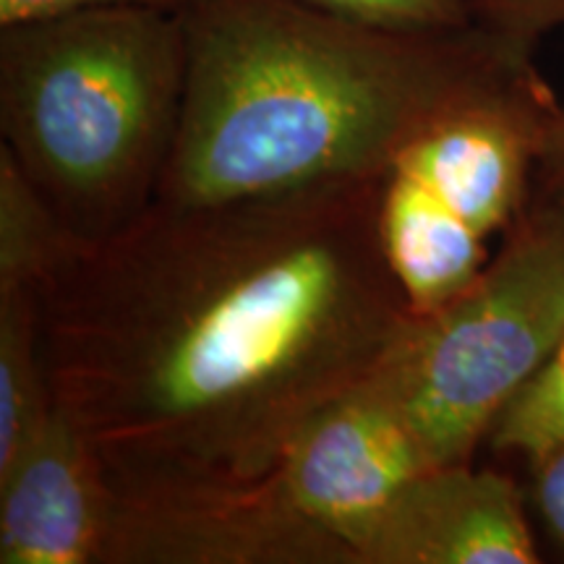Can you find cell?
<instances>
[{
    "instance_id": "6da1fadb",
    "label": "cell",
    "mask_w": 564,
    "mask_h": 564,
    "mask_svg": "<svg viewBox=\"0 0 564 564\" xmlns=\"http://www.w3.org/2000/svg\"><path fill=\"white\" fill-rule=\"evenodd\" d=\"M384 178L158 199L74 241L34 291L53 400L110 484L259 481L413 322L382 243Z\"/></svg>"
},
{
    "instance_id": "7a4b0ae2",
    "label": "cell",
    "mask_w": 564,
    "mask_h": 564,
    "mask_svg": "<svg viewBox=\"0 0 564 564\" xmlns=\"http://www.w3.org/2000/svg\"><path fill=\"white\" fill-rule=\"evenodd\" d=\"M165 202L384 178L449 112L539 66V42L470 21L390 30L301 0H188Z\"/></svg>"
},
{
    "instance_id": "3957f363",
    "label": "cell",
    "mask_w": 564,
    "mask_h": 564,
    "mask_svg": "<svg viewBox=\"0 0 564 564\" xmlns=\"http://www.w3.org/2000/svg\"><path fill=\"white\" fill-rule=\"evenodd\" d=\"M186 70L178 11L95 6L0 24V147L79 241L158 202Z\"/></svg>"
},
{
    "instance_id": "277c9868",
    "label": "cell",
    "mask_w": 564,
    "mask_h": 564,
    "mask_svg": "<svg viewBox=\"0 0 564 564\" xmlns=\"http://www.w3.org/2000/svg\"><path fill=\"white\" fill-rule=\"evenodd\" d=\"M502 236L470 285L413 314L377 369L432 468L474 463L512 394L564 345V204L531 196Z\"/></svg>"
},
{
    "instance_id": "5b68a950",
    "label": "cell",
    "mask_w": 564,
    "mask_h": 564,
    "mask_svg": "<svg viewBox=\"0 0 564 564\" xmlns=\"http://www.w3.org/2000/svg\"><path fill=\"white\" fill-rule=\"evenodd\" d=\"M100 564H358L278 470L259 481L110 484Z\"/></svg>"
},
{
    "instance_id": "8992f818",
    "label": "cell",
    "mask_w": 564,
    "mask_h": 564,
    "mask_svg": "<svg viewBox=\"0 0 564 564\" xmlns=\"http://www.w3.org/2000/svg\"><path fill=\"white\" fill-rule=\"evenodd\" d=\"M432 468L411 421L377 373L337 394L295 432L278 465L291 499L343 539L361 564V549L392 499Z\"/></svg>"
},
{
    "instance_id": "52a82bcc",
    "label": "cell",
    "mask_w": 564,
    "mask_h": 564,
    "mask_svg": "<svg viewBox=\"0 0 564 564\" xmlns=\"http://www.w3.org/2000/svg\"><path fill=\"white\" fill-rule=\"evenodd\" d=\"M544 562L523 486L474 463L423 470L387 507L361 564Z\"/></svg>"
},
{
    "instance_id": "ba28073f",
    "label": "cell",
    "mask_w": 564,
    "mask_h": 564,
    "mask_svg": "<svg viewBox=\"0 0 564 564\" xmlns=\"http://www.w3.org/2000/svg\"><path fill=\"white\" fill-rule=\"evenodd\" d=\"M110 497L95 442L53 405L0 470V564H100Z\"/></svg>"
},
{
    "instance_id": "9c48e42d",
    "label": "cell",
    "mask_w": 564,
    "mask_h": 564,
    "mask_svg": "<svg viewBox=\"0 0 564 564\" xmlns=\"http://www.w3.org/2000/svg\"><path fill=\"white\" fill-rule=\"evenodd\" d=\"M486 442L525 463L523 497L541 556L564 562V361L546 364L491 423Z\"/></svg>"
},
{
    "instance_id": "30bf717a",
    "label": "cell",
    "mask_w": 564,
    "mask_h": 564,
    "mask_svg": "<svg viewBox=\"0 0 564 564\" xmlns=\"http://www.w3.org/2000/svg\"><path fill=\"white\" fill-rule=\"evenodd\" d=\"M55 405L34 291H0V470L17 460Z\"/></svg>"
},
{
    "instance_id": "8fae6325",
    "label": "cell",
    "mask_w": 564,
    "mask_h": 564,
    "mask_svg": "<svg viewBox=\"0 0 564 564\" xmlns=\"http://www.w3.org/2000/svg\"><path fill=\"white\" fill-rule=\"evenodd\" d=\"M79 238L0 147V291H37Z\"/></svg>"
},
{
    "instance_id": "7c38bea8",
    "label": "cell",
    "mask_w": 564,
    "mask_h": 564,
    "mask_svg": "<svg viewBox=\"0 0 564 564\" xmlns=\"http://www.w3.org/2000/svg\"><path fill=\"white\" fill-rule=\"evenodd\" d=\"M335 17L390 30H447L476 21L468 0H301Z\"/></svg>"
},
{
    "instance_id": "4fadbf2b",
    "label": "cell",
    "mask_w": 564,
    "mask_h": 564,
    "mask_svg": "<svg viewBox=\"0 0 564 564\" xmlns=\"http://www.w3.org/2000/svg\"><path fill=\"white\" fill-rule=\"evenodd\" d=\"M468 6L481 24L531 42L564 26V0H468Z\"/></svg>"
},
{
    "instance_id": "5bb4252c",
    "label": "cell",
    "mask_w": 564,
    "mask_h": 564,
    "mask_svg": "<svg viewBox=\"0 0 564 564\" xmlns=\"http://www.w3.org/2000/svg\"><path fill=\"white\" fill-rule=\"evenodd\" d=\"M188 0H0V24L53 17V13L95 9V6H150V9L181 11Z\"/></svg>"
},
{
    "instance_id": "9a60e30c",
    "label": "cell",
    "mask_w": 564,
    "mask_h": 564,
    "mask_svg": "<svg viewBox=\"0 0 564 564\" xmlns=\"http://www.w3.org/2000/svg\"><path fill=\"white\" fill-rule=\"evenodd\" d=\"M531 196H535V199L564 204V102L560 112H556L552 131H549L539 165H535Z\"/></svg>"
}]
</instances>
